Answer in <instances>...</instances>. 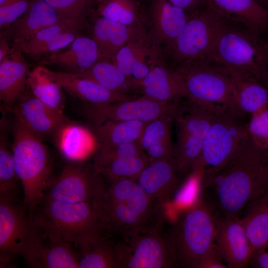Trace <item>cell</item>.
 <instances>
[{"label": "cell", "instance_id": "obj_48", "mask_svg": "<svg viewBox=\"0 0 268 268\" xmlns=\"http://www.w3.org/2000/svg\"><path fill=\"white\" fill-rule=\"evenodd\" d=\"M248 265L254 268H268V252L262 250L253 252Z\"/></svg>", "mask_w": 268, "mask_h": 268}, {"label": "cell", "instance_id": "obj_14", "mask_svg": "<svg viewBox=\"0 0 268 268\" xmlns=\"http://www.w3.org/2000/svg\"><path fill=\"white\" fill-rule=\"evenodd\" d=\"M34 224L22 202H0V267L13 266L31 238Z\"/></svg>", "mask_w": 268, "mask_h": 268}, {"label": "cell", "instance_id": "obj_31", "mask_svg": "<svg viewBox=\"0 0 268 268\" xmlns=\"http://www.w3.org/2000/svg\"><path fill=\"white\" fill-rule=\"evenodd\" d=\"M77 247L78 268H118L111 237L102 234Z\"/></svg>", "mask_w": 268, "mask_h": 268}, {"label": "cell", "instance_id": "obj_21", "mask_svg": "<svg viewBox=\"0 0 268 268\" xmlns=\"http://www.w3.org/2000/svg\"><path fill=\"white\" fill-rule=\"evenodd\" d=\"M205 4L257 36L268 32V8L257 0H205Z\"/></svg>", "mask_w": 268, "mask_h": 268}, {"label": "cell", "instance_id": "obj_32", "mask_svg": "<svg viewBox=\"0 0 268 268\" xmlns=\"http://www.w3.org/2000/svg\"><path fill=\"white\" fill-rule=\"evenodd\" d=\"M149 162L146 153L130 158H111L95 155L93 164L106 180L135 179Z\"/></svg>", "mask_w": 268, "mask_h": 268}, {"label": "cell", "instance_id": "obj_54", "mask_svg": "<svg viewBox=\"0 0 268 268\" xmlns=\"http://www.w3.org/2000/svg\"><path fill=\"white\" fill-rule=\"evenodd\" d=\"M5 0H0V4L3 2Z\"/></svg>", "mask_w": 268, "mask_h": 268}, {"label": "cell", "instance_id": "obj_10", "mask_svg": "<svg viewBox=\"0 0 268 268\" xmlns=\"http://www.w3.org/2000/svg\"><path fill=\"white\" fill-rule=\"evenodd\" d=\"M161 230L136 232L113 238L118 268L179 267L174 245Z\"/></svg>", "mask_w": 268, "mask_h": 268}, {"label": "cell", "instance_id": "obj_2", "mask_svg": "<svg viewBox=\"0 0 268 268\" xmlns=\"http://www.w3.org/2000/svg\"><path fill=\"white\" fill-rule=\"evenodd\" d=\"M268 160V151L256 145L249 134L204 187L212 188L225 215L237 217L249 201L255 180Z\"/></svg>", "mask_w": 268, "mask_h": 268}, {"label": "cell", "instance_id": "obj_4", "mask_svg": "<svg viewBox=\"0 0 268 268\" xmlns=\"http://www.w3.org/2000/svg\"><path fill=\"white\" fill-rule=\"evenodd\" d=\"M31 217L35 225L76 246L105 234L88 202H67L44 199Z\"/></svg>", "mask_w": 268, "mask_h": 268}, {"label": "cell", "instance_id": "obj_11", "mask_svg": "<svg viewBox=\"0 0 268 268\" xmlns=\"http://www.w3.org/2000/svg\"><path fill=\"white\" fill-rule=\"evenodd\" d=\"M213 111L188 99L186 104H179L173 116L176 128L173 159L181 175L193 170L200 157Z\"/></svg>", "mask_w": 268, "mask_h": 268}, {"label": "cell", "instance_id": "obj_25", "mask_svg": "<svg viewBox=\"0 0 268 268\" xmlns=\"http://www.w3.org/2000/svg\"><path fill=\"white\" fill-rule=\"evenodd\" d=\"M29 72L19 47L0 62V99L7 107L14 106L24 94Z\"/></svg>", "mask_w": 268, "mask_h": 268}, {"label": "cell", "instance_id": "obj_56", "mask_svg": "<svg viewBox=\"0 0 268 268\" xmlns=\"http://www.w3.org/2000/svg\"></svg>", "mask_w": 268, "mask_h": 268}, {"label": "cell", "instance_id": "obj_8", "mask_svg": "<svg viewBox=\"0 0 268 268\" xmlns=\"http://www.w3.org/2000/svg\"><path fill=\"white\" fill-rule=\"evenodd\" d=\"M175 69L182 76L186 98L213 111L226 109L241 114L232 78L225 68L203 60Z\"/></svg>", "mask_w": 268, "mask_h": 268}, {"label": "cell", "instance_id": "obj_13", "mask_svg": "<svg viewBox=\"0 0 268 268\" xmlns=\"http://www.w3.org/2000/svg\"><path fill=\"white\" fill-rule=\"evenodd\" d=\"M179 101L163 103L141 96L118 102L86 104L85 116L97 126L109 121H139L148 123L164 116H174Z\"/></svg>", "mask_w": 268, "mask_h": 268}, {"label": "cell", "instance_id": "obj_34", "mask_svg": "<svg viewBox=\"0 0 268 268\" xmlns=\"http://www.w3.org/2000/svg\"><path fill=\"white\" fill-rule=\"evenodd\" d=\"M99 16L122 24L144 27L146 22L143 3L140 0H107L97 9Z\"/></svg>", "mask_w": 268, "mask_h": 268}, {"label": "cell", "instance_id": "obj_36", "mask_svg": "<svg viewBox=\"0 0 268 268\" xmlns=\"http://www.w3.org/2000/svg\"><path fill=\"white\" fill-rule=\"evenodd\" d=\"M18 181L13 153L2 140L0 146V202H19Z\"/></svg>", "mask_w": 268, "mask_h": 268}, {"label": "cell", "instance_id": "obj_55", "mask_svg": "<svg viewBox=\"0 0 268 268\" xmlns=\"http://www.w3.org/2000/svg\"><path fill=\"white\" fill-rule=\"evenodd\" d=\"M266 75H268V70H267V73H266L265 76H266Z\"/></svg>", "mask_w": 268, "mask_h": 268}, {"label": "cell", "instance_id": "obj_28", "mask_svg": "<svg viewBox=\"0 0 268 268\" xmlns=\"http://www.w3.org/2000/svg\"><path fill=\"white\" fill-rule=\"evenodd\" d=\"M225 68L232 78L237 109L241 114L252 115L268 107V88L266 86L248 73Z\"/></svg>", "mask_w": 268, "mask_h": 268}, {"label": "cell", "instance_id": "obj_22", "mask_svg": "<svg viewBox=\"0 0 268 268\" xmlns=\"http://www.w3.org/2000/svg\"><path fill=\"white\" fill-rule=\"evenodd\" d=\"M180 175L174 159H159L150 161L134 180L150 198L165 205L179 187Z\"/></svg>", "mask_w": 268, "mask_h": 268}, {"label": "cell", "instance_id": "obj_23", "mask_svg": "<svg viewBox=\"0 0 268 268\" xmlns=\"http://www.w3.org/2000/svg\"><path fill=\"white\" fill-rule=\"evenodd\" d=\"M141 96L163 103L179 101L186 94L182 76L163 58L154 64L140 84Z\"/></svg>", "mask_w": 268, "mask_h": 268}, {"label": "cell", "instance_id": "obj_1", "mask_svg": "<svg viewBox=\"0 0 268 268\" xmlns=\"http://www.w3.org/2000/svg\"><path fill=\"white\" fill-rule=\"evenodd\" d=\"M104 180L102 189L90 204L105 235L115 238L162 230L164 205L150 198L134 179Z\"/></svg>", "mask_w": 268, "mask_h": 268}, {"label": "cell", "instance_id": "obj_27", "mask_svg": "<svg viewBox=\"0 0 268 268\" xmlns=\"http://www.w3.org/2000/svg\"><path fill=\"white\" fill-rule=\"evenodd\" d=\"M146 33L144 27L128 26L99 16L93 26L92 38L103 58L112 61L121 48Z\"/></svg>", "mask_w": 268, "mask_h": 268}, {"label": "cell", "instance_id": "obj_17", "mask_svg": "<svg viewBox=\"0 0 268 268\" xmlns=\"http://www.w3.org/2000/svg\"><path fill=\"white\" fill-rule=\"evenodd\" d=\"M16 122L42 140L68 123L64 114L25 91L14 106Z\"/></svg>", "mask_w": 268, "mask_h": 268}, {"label": "cell", "instance_id": "obj_19", "mask_svg": "<svg viewBox=\"0 0 268 268\" xmlns=\"http://www.w3.org/2000/svg\"><path fill=\"white\" fill-rule=\"evenodd\" d=\"M144 4L148 33L159 47L172 43L180 34L189 18V12L173 4L169 0H146Z\"/></svg>", "mask_w": 268, "mask_h": 268}, {"label": "cell", "instance_id": "obj_5", "mask_svg": "<svg viewBox=\"0 0 268 268\" xmlns=\"http://www.w3.org/2000/svg\"><path fill=\"white\" fill-rule=\"evenodd\" d=\"M215 219L201 198L180 214L167 235L174 245L179 267L198 268L215 244Z\"/></svg>", "mask_w": 268, "mask_h": 268}, {"label": "cell", "instance_id": "obj_26", "mask_svg": "<svg viewBox=\"0 0 268 268\" xmlns=\"http://www.w3.org/2000/svg\"><path fill=\"white\" fill-rule=\"evenodd\" d=\"M103 58L95 41L92 38L78 36L64 51L47 56L43 65H53L76 72L88 69Z\"/></svg>", "mask_w": 268, "mask_h": 268}, {"label": "cell", "instance_id": "obj_7", "mask_svg": "<svg viewBox=\"0 0 268 268\" xmlns=\"http://www.w3.org/2000/svg\"><path fill=\"white\" fill-rule=\"evenodd\" d=\"M189 14L180 34L165 46L174 68L205 59L229 23L205 4Z\"/></svg>", "mask_w": 268, "mask_h": 268}, {"label": "cell", "instance_id": "obj_47", "mask_svg": "<svg viewBox=\"0 0 268 268\" xmlns=\"http://www.w3.org/2000/svg\"><path fill=\"white\" fill-rule=\"evenodd\" d=\"M268 193V160L262 167L255 180L251 200Z\"/></svg>", "mask_w": 268, "mask_h": 268}, {"label": "cell", "instance_id": "obj_38", "mask_svg": "<svg viewBox=\"0 0 268 268\" xmlns=\"http://www.w3.org/2000/svg\"><path fill=\"white\" fill-rule=\"evenodd\" d=\"M173 116H164L146 123L138 143L145 151L152 145L167 139H171V123Z\"/></svg>", "mask_w": 268, "mask_h": 268}, {"label": "cell", "instance_id": "obj_45", "mask_svg": "<svg viewBox=\"0 0 268 268\" xmlns=\"http://www.w3.org/2000/svg\"><path fill=\"white\" fill-rule=\"evenodd\" d=\"M174 148L172 138L167 139L152 145L145 152L150 161L165 159H173Z\"/></svg>", "mask_w": 268, "mask_h": 268}, {"label": "cell", "instance_id": "obj_12", "mask_svg": "<svg viewBox=\"0 0 268 268\" xmlns=\"http://www.w3.org/2000/svg\"><path fill=\"white\" fill-rule=\"evenodd\" d=\"M105 180L92 165L70 163L63 169L58 178L51 181L44 199L67 202H88L102 189Z\"/></svg>", "mask_w": 268, "mask_h": 268}, {"label": "cell", "instance_id": "obj_30", "mask_svg": "<svg viewBox=\"0 0 268 268\" xmlns=\"http://www.w3.org/2000/svg\"><path fill=\"white\" fill-rule=\"evenodd\" d=\"M74 73L92 80L110 91L130 97L132 93L139 90L138 87L108 59L103 58L88 69Z\"/></svg>", "mask_w": 268, "mask_h": 268}, {"label": "cell", "instance_id": "obj_15", "mask_svg": "<svg viewBox=\"0 0 268 268\" xmlns=\"http://www.w3.org/2000/svg\"><path fill=\"white\" fill-rule=\"evenodd\" d=\"M33 224L31 238L22 255L28 266L34 268H78L79 254L72 244Z\"/></svg>", "mask_w": 268, "mask_h": 268}, {"label": "cell", "instance_id": "obj_39", "mask_svg": "<svg viewBox=\"0 0 268 268\" xmlns=\"http://www.w3.org/2000/svg\"><path fill=\"white\" fill-rule=\"evenodd\" d=\"M67 18L84 25L93 0H44Z\"/></svg>", "mask_w": 268, "mask_h": 268}, {"label": "cell", "instance_id": "obj_41", "mask_svg": "<svg viewBox=\"0 0 268 268\" xmlns=\"http://www.w3.org/2000/svg\"><path fill=\"white\" fill-rule=\"evenodd\" d=\"M65 126L61 136V149L68 157L75 158L81 152L80 149L84 147V131L77 126L68 125L66 128Z\"/></svg>", "mask_w": 268, "mask_h": 268}, {"label": "cell", "instance_id": "obj_20", "mask_svg": "<svg viewBox=\"0 0 268 268\" xmlns=\"http://www.w3.org/2000/svg\"><path fill=\"white\" fill-rule=\"evenodd\" d=\"M64 22L83 25L62 15L44 0H32L27 10L8 28L2 30L0 36L9 42L20 47L34 34L50 25Z\"/></svg>", "mask_w": 268, "mask_h": 268}, {"label": "cell", "instance_id": "obj_40", "mask_svg": "<svg viewBox=\"0 0 268 268\" xmlns=\"http://www.w3.org/2000/svg\"><path fill=\"white\" fill-rule=\"evenodd\" d=\"M247 130L255 143L268 151V107L251 115Z\"/></svg>", "mask_w": 268, "mask_h": 268}, {"label": "cell", "instance_id": "obj_44", "mask_svg": "<svg viewBox=\"0 0 268 268\" xmlns=\"http://www.w3.org/2000/svg\"><path fill=\"white\" fill-rule=\"evenodd\" d=\"M77 32L71 31L61 33L37 49L31 57L37 58L44 55L48 56L69 46L78 36Z\"/></svg>", "mask_w": 268, "mask_h": 268}, {"label": "cell", "instance_id": "obj_53", "mask_svg": "<svg viewBox=\"0 0 268 268\" xmlns=\"http://www.w3.org/2000/svg\"><path fill=\"white\" fill-rule=\"evenodd\" d=\"M97 0L99 1L100 2H103V1H106L107 0Z\"/></svg>", "mask_w": 268, "mask_h": 268}, {"label": "cell", "instance_id": "obj_49", "mask_svg": "<svg viewBox=\"0 0 268 268\" xmlns=\"http://www.w3.org/2000/svg\"><path fill=\"white\" fill-rule=\"evenodd\" d=\"M173 4L188 12L197 10L205 5V0H169Z\"/></svg>", "mask_w": 268, "mask_h": 268}, {"label": "cell", "instance_id": "obj_33", "mask_svg": "<svg viewBox=\"0 0 268 268\" xmlns=\"http://www.w3.org/2000/svg\"><path fill=\"white\" fill-rule=\"evenodd\" d=\"M27 87L40 101L63 114L64 98L60 85L40 66L29 72Z\"/></svg>", "mask_w": 268, "mask_h": 268}, {"label": "cell", "instance_id": "obj_37", "mask_svg": "<svg viewBox=\"0 0 268 268\" xmlns=\"http://www.w3.org/2000/svg\"><path fill=\"white\" fill-rule=\"evenodd\" d=\"M83 26L71 22H64L46 27L31 36L19 47L23 54L32 57L39 48L51 41L61 33L67 31H76Z\"/></svg>", "mask_w": 268, "mask_h": 268}, {"label": "cell", "instance_id": "obj_51", "mask_svg": "<svg viewBox=\"0 0 268 268\" xmlns=\"http://www.w3.org/2000/svg\"><path fill=\"white\" fill-rule=\"evenodd\" d=\"M262 83L268 88V75H266L262 81Z\"/></svg>", "mask_w": 268, "mask_h": 268}, {"label": "cell", "instance_id": "obj_52", "mask_svg": "<svg viewBox=\"0 0 268 268\" xmlns=\"http://www.w3.org/2000/svg\"><path fill=\"white\" fill-rule=\"evenodd\" d=\"M257 0L266 6L267 4H268V0Z\"/></svg>", "mask_w": 268, "mask_h": 268}, {"label": "cell", "instance_id": "obj_50", "mask_svg": "<svg viewBox=\"0 0 268 268\" xmlns=\"http://www.w3.org/2000/svg\"><path fill=\"white\" fill-rule=\"evenodd\" d=\"M17 46L10 44V42L4 37L0 36V62L5 57L10 55L16 49Z\"/></svg>", "mask_w": 268, "mask_h": 268}, {"label": "cell", "instance_id": "obj_3", "mask_svg": "<svg viewBox=\"0 0 268 268\" xmlns=\"http://www.w3.org/2000/svg\"><path fill=\"white\" fill-rule=\"evenodd\" d=\"M13 135L14 166L23 188V203L31 216L51 182V158L42 140L16 122Z\"/></svg>", "mask_w": 268, "mask_h": 268}, {"label": "cell", "instance_id": "obj_43", "mask_svg": "<svg viewBox=\"0 0 268 268\" xmlns=\"http://www.w3.org/2000/svg\"><path fill=\"white\" fill-rule=\"evenodd\" d=\"M101 146L95 155L111 158H130L145 153L138 142H127L110 146Z\"/></svg>", "mask_w": 268, "mask_h": 268}, {"label": "cell", "instance_id": "obj_29", "mask_svg": "<svg viewBox=\"0 0 268 268\" xmlns=\"http://www.w3.org/2000/svg\"><path fill=\"white\" fill-rule=\"evenodd\" d=\"M240 221L250 242L253 253L268 248V193L248 202Z\"/></svg>", "mask_w": 268, "mask_h": 268}, {"label": "cell", "instance_id": "obj_46", "mask_svg": "<svg viewBox=\"0 0 268 268\" xmlns=\"http://www.w3.org/2000/svg\"><path fill=\"white\" fill-rule=\"evenodd\" d=\"M223 258L216 244L203 256L198 268H227L224 265Z\"/></svg>", "mask_w": 268, "mask_h": 268}, {"label": "cell", "instance_id": "obj_9", "mask_svg": "<svg viewBox=\"0 0 268 268\" xmlns=\"http://www.w3.org/2000/svg\"><path fill=\"white\" fill-rule=\"evenodd\" d=\"M243 115L222 109L215 110L204 140L201 153L196 164L202 170L201 182L205 185L224 164L248 135Z\"/></svg>", "mask_w": 268, "mask_h": 268}, {"label": "cell", "instance_id": "obj_16", "mask_svg": "<svg viewBox=\"0 0 268 268\" xmlns=\"http://www.w3.org/2000/svg\"><path fill=\"white\" fill-rule=\"evenodd\" d=\"M159 47L148 33L130 41L121 48L112 61L138 88L151 67L162 59Z\"/></svg>", "mask_w": 268, "mask_h": 268}, {"label": "cell", "instance_id": "obj_24", "mask_svg": "<svg viewBox=\"0 0 268 268\" xmlns=\"http://www.w3.org/2000/svg\"><path fill=\"white\" fill-rule=\"evenodd\" d=\"M45 71L70 95L88 104H102L133 97L110 91L95 81L72 72L53 70L43 65Z\"/></svg>", "mask_w": 268, "mask_h": 268}, {"label": "cell", "instance_id": "obj_18", "mask_svg": "<svg viewBox=\"0 0 268 268\" xmlns=\"http://www.w3.org/2000/svg\"><path fill=\"white\" fill-rule=\"evenodd\" d=\"M214 238L228 268H243L248 265L253 250L237 217L224 215L215 219Z\"/></svg>", "mask_w": 268, "mask_h": 268}, {"label": "cell", "instance_id": "obj_42", "mask_svg": "<svg viewBox=\"0 0 268 268\" xmlns=\"http://www.w3.org/2000/svg\"><path fill=\"white\" fill-rule=\"evenodd\" d=\"M32 0H5L0 4V28H8L27 10Z\"/></svg>", "mask_w": 268, "mask_h": 268}, {"label": "cell", "instance_id": "obj_6", "mask_svg": "<svg viewBox=\"0 0 268 268\" xmlns=\"http://www.w3.org/2000/svg\"><path fill=\"white\" fill-rule=\"evenodd\" d=\"M204 60L248 73L262 82L268 69V42L229 22Z\"/></svg>", "mask_w": 268, "mask_h": 268}, {"label": "cell", "instance_id": "obj_35", "mask_svg": "<svg viewBox=\"0 0 268 268\" xmlns=\"http://www.w3.org/2000/svg\"><path fill=\"white\" fill-rule=\"evenodd\" d=\"M147 123L139 121H109L94 126L101 145L138 142Z\"/></svg>", "mask_w": 268, "mask_h": 268}]
</instances>
